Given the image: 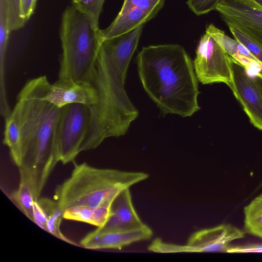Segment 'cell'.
I'll use <instances>...</instances> for the list:
<instances>
[{
	"instance_id": "cell-1",
	"label": "cell",
	"mask_w": 262,
	"mask_h": 262,
	"mask_svg": "<svg viewBox=\"0 0 262 262\" xmlns=\"http://www.w3.org/2000/svg\"><path fill=\"white\" fill-rule=\"evenodd\" d=\"M145 92L163 113L190 117L200 108L193 63L178 45L143 47L137 57Z\"/></svg>"
},
{
	"instance_id": "cell-2",
	"label": "cell",
	"mask_w": 262,
	"mask_h": 262,
	"mask_svg": "<svg viewBox=\"0 0 262 262\" xmlns=\"http://www.w3.org/2000/svg\"><path fill=\"white\" fill-rule=\"evenodd\" d=\"M61 108L41 98L35 78L20 90L13 109L20 124V166L30 174L38 199L59 162L56 134Z\"/></svg>"
},
{
	"instance_id": "cell-3",
	"label": "cell",
	"mask_w": 262,
	"mask_h": 262,
	"mask_svg": "<svg viewBox=\"0 0 262 262\" xmlns=\"http://www.w3.org/2000/svg\"><path fill=\"white\" fill-rule=\"evenodd\" d=\"M69 178L58 185L54 198L64 210L75 206H112L124 190L146 180L147 173L100 168L86 163H74Z\"/></svg>"
},
{
	"instance_id": "cell-4",
	"label": "cell",
	"mask_w": 262,
	"mask_h": 262,
	"mask_svg": "<svg viewBox=\"0 0 262 262\" xmlns=\"http://www.w3.org/2000/svg\"><path fill=\"white\" fill-rule=\"evenodd\" d=\"M99 31L73 5L65 9L60 28L59 80L90 84L100 45Z\"/></svg>"
},
{
	"instance_id": "cell-5",
	"label": "cell",
	"mask_w": 262,
	"mask_h": 262,
	"mask_svg": "<svg viewBox=\"0 0 262 262\" xmlns=\"http://www.w3.org/2000/svg\"><path fill=\"white\" fill-rule=\"evenodd\" d=\"M91 113L88 105L71 103L61 108L56 134L59 161L74 162L89 132Z\"/></svg>"
},
{
	"instance_id": "cell-6",
	"label": "cell",
	"mask_w": 262,
	"mask_h": 262,
	"mask_svg": "<svg viewBox=\"0 0 262 262\" xmlns=\"http://www.w3.org/2000/svg\"><path fill=\"white\" fill-rule=\"evenodd\" d=\"M245 233L236 226L223 224L198 230L192 234L184 245L164 242L155 238L148 246L149 251L157 253L226 252L236 240L243 238Z\"/></svg>"
},
{
	"instance_id": "cell-7",
	"label": "cell",
	"mask_w": 262,
	"mask_h": 262,
	"mask_svg": "<svg viewBox=\"0 0 262 262\" xmlns=\"http://www.w3.org/2000/svg\"><path fill=\"white\" fill-rule=\"evenodd\" d=\"M231 89L251 124L262 130V73L252 72L230 56Z\"/></svg>"
},
{
	"instance_id": "cell-8",
	"label": "cell",
	"mask_w": 262,
	"mask_h": 262,
	"mask_svg": "<svg viewBox=\"0 0 262 262\" xmlns=\"http://www.w3.org/2000/svg\"><path fill=\"white\" fill-rule=\"evenodd\" d=\"M193 63L197 79L202 84L223 82L231 88L230 56L206 32L200 38Z\"/></svg>"
},
{
	"instance_id": "cell-9",
	"label": "cell",
	"mask_w": 262,
	"mask_h": 262,
	"mask_svg": "<svg viewBox=\"0 0 262 262\" xmlns=\"http://www.w3.org/2000/svg\"><path fill=\"white\" fill-rule=\"evenodd\" d=\"M215 10L228 26L234 27L262 48V8L252 0H222Z\"/></svg>"
},
{
	"instance_id": "cell-10",
	"label": "cell",
	"mask_w": 262,
	"mask_h": 262,
	"mask_svg": "<svg viewBox=\"0 0 262 262\" xmlns=\"http://www.w3.org/2000/svg\"><path fill=\"white\" fill-rule=\"evenodd\" d=\"M36 78L41 98L58 107L75 103L90 106L97 102L96 91L89 83H77L58 79L51 84L46 76Z\"/></svg>"
},
{
	"instance_id": "cell-11",
	"label": "cell",
	"mask_w": 262,
	"mask_h": 262,
	"mask_svg": "<svg viewBox=\"0 0 262 262\" xmlns=\"http://www.w3.org/2000/svg\"><path fill=\"white\" fill-rule=\"evenodd\" d=\"M153 231L147 225L140 229L122 232H99L96 230L87 234L80 242L83 248L92 249H118L131 244L148 240Z\"/></svg>"
},
{
	"instance_id": "cell-12",
	"label": "cell",
	"mask_w": 262,
	"mask_h": 262,
	"mask_svg": "<svg viewBox=\"0 0 262 262\" xmlns=\"http://www.w3.org/2000/svg\"><path fill=\"white\" fill-rule=\"evenodd\" d=\"M146 225L136 212L129 188H127L114 201L111 215L105 224L96 230L102 232L128 231L142 228Z\"/></svg>"
},
{
	"instance_id": "cell-13",
	"label": "cell",
	"mask_w": 262,
	"mask_h": 262,
	"mask_svg": "<svg viewBox=\"0 0 262 262\" xmlns=\"http://www.w3.org/2000/svg\"><path fill=\"white\" fill-rule=\"evenodd\" d=\"M155 15L138 8L123 4L118 15L106 28L99 31L103 40L127 34L152 19Z\"/></svg>"
},
{
	"instance_id": "cell-14",
	"label": "cell",
	"mask_w": 262,
	"mask_h": 262,
	"mask_svg": "<svg viewBox=\"0 0 262 262\" xmlns=\"http://www.w3.org/2000/svg\"><path fill=\"white\" fill-rule=\"evenodd\" d=\"M206 33L210 35L232 58L249 68L261 69L260 63L252 54L236 39H233L224 31L213 24L206 28Z\"/></svg>"
},
{
	"instance_id": "cell-15",
	"label": "cell",
	"mask_w": 262,
	"mask_h": 262,
	"mask_svg": "<svg viewBox=\"0 0 262 262\" xmlns=\"http://www.w3.org/2000/svg\"><path fill=\"white\" fill-rule=\"evenodd\" d=\"M112 206L96 208L73 206L64 210L63 217L64 219L84 222L101 228L105 224L111 215Z\"/></svg>"
},
{
	"instance_id": "cell-16",
	"label": "cell",
	"mask_w": 262,
	"mask_h": 262,
	"mask_svg": "<svg viewBox=\"0 0 262 262\" xmlns=\"http://www.w3.org/2000/svg\"><path fill=\"white\" fill-rule=\"evenodd\" d=\"M18 169L19 184L12 198L26 216L33 222V204L38 200L35 187L29 172L21 166Z\"/></svg>"
},
{
	"instance_id": "cell-17",
	"label": "cell",
	"mask_w": 262,
	"mask_h": 262,
	"mask_svg": "<svg viewBox=\"0 0 262 262\" xmlns=\"http://www.w3.org/2000/svg\"><path fill=\"white\" fill-rule=\"evenodd\" d=\"M5 127L3 143L8 146L10 156L18 166L21 163L20 156V130L19 119L14 110L5 118Z\"/></svg>"
},
{
	"instance_id": "cell-18",
	"label": "cell",
	"mask_w": 262,
	"mask_h": 262,
	"mask_svg": "<svg viewBox=\"0 0 262 262\" xmlns=\"http://www.w3.org/2000/svg\"><path fill=\"white\" fill-rule=\"evenodd\" d=\"M243 213L245 233L262 240V193L244 207Z\"/></svg>"
},
{
	"instance_id": "cell-19",
	"label": "cell",
	"mask_w": 262,
	"mask_h": 262,
	"mask_svg": "<svg viewBox=\"0 0 262 262\" xmlns=\"http://www.w3.org/2000/svg\"><path fill=\"white\" fill-rule=\"evenodd\" d=\"M38 201L48 216L46 231L64 242L74 244L61 231L60 226L62 219H63V210L60 208L57 202L55 200H52L45 198H39Z\"/></svg>"
},
{
	"instance_id": "cell-20",
	"label": "cell",
	"mask_w": 262,
	"mask_h": 262,
	"mask_svg": "<svg viewBox=\"0 0 262 262\" xmlns=\"http://www.w3.org/2000/svg\"><path fill=\"white\" fill-rule=\"evenodd\" d=\"M5 0H0V83H5V61L9 34Z\"/></svg>"
},
{
	"instance_id": "cell-21",
	"label": "cell",
	"mask_w": 262,
	"mask_h": 262,
	"mask_svg": "<svg viewBox=\"0 0 262 262\" xmlns=\"http://www.w3.org/2000/svg\"><path fill=\"white\" fill-rule=\"evenodd\" d=\"M72 5L85 15L94 28L99 30V19L105 0H71Z\"/></svg>"
},
{
	"instance_id": "cell-22",
	"label": "cell",
	"mask_w": 262,
	"mask_h": 262,
	"mask_svg": "<svg viewBox=\"0 0 262 262\" xmlns=\"http://www.w3.org/2000/svg\"><path fill=\"white\" fill-rule=\"evenodd\" d=\"M234 38L242 44L256 58L262 69V48L242 31L232 26H228Z\"/></svg>"
},
{
	"instance_id": "cell-23",
	"label": "cell",
	"mask_w": 262,
	"mask_h": 262,
	"mask_svg": "<svg viewBox=\"0 0 262 262\" xmlns=\"http://www.w3.org/2000/svg\"><path fill=\"white\" fill-rule=\"evenodd\" d=\"M7 6L8 23L10 31L22 28L25 25L20 18L19 0H5Z\"/></svg>"
},
{
	"instance_id": "cell-24",
	"label": "cell",
	"mask_w": 262,
	"mask_h": 262,
	"mask_svg": "<svg viewBox=\"0 0 262 262\" xmlns=\"http://www.w3.org/2000/svg\"><path fill=\"white\" fill-rule=\"evenodd\" d=\"M164 3V0H124L123 4L138 8L156 15Z\"/></svg>"
},
{
	"instance_id": "cell-25",
	"label": "cell",
	"mask_w": 262,
	"mask_h": 262,
	"mask_svg": "<svg viewBox=\"0 0 262 262\" xmlns=\"http://www.w3.org/2000/svg\"><path fill=\"white\" fill-rule=\"evenodd\" d=\"M222 0H188L189 8L197 15L207 14L215 10Z\"/></svg>"
},
{
	"instance_id": "cell-26",
	"label": "cell",
	"mask_w": 262,
	"mask_h": 262,
	"mask_svg": "<svg viewBox=\"0 0 262 262\" xmlns=\"http://www.w3.org/2000/svg\"><path fill=\"white\" fill-rule=\"evenodd\" d=\"M37 0H19V16L21 19L26 23L33 14Z\"/></svg>"
},
{
	"instance_id": "cell-27",
	"label": "cell",
	"mask_w": 262,
	"mask_h": 262,
	"mask_svg": "<svg viewBox=\"0 0 262 262\" xmlns=\"http://www.w3.org/2000/svg\"><path fill=\"white\" fill-rule=\"evenodd\" d=\"M33 222L37 224L42 229L46 231L47 223L48 221L47 215L40 205L38 200L35 201L33 204Z\"/></svg>"
},
{
	"instance_id": "cell-28",
	"label": "cell",
	"mask_w": 262,
	"mask_h": 262,
	"mask_svg": "<svg viewBox=\"0 0 262 262\" xmlns=\"http://www.w3.org/2000/svg\"><path fill=\"white\" fill-rule=\"evenodd\" d=\"M227 253H262V243H250L242 245L231 246Z\"/></svg>"
},
{
	"instance_id": "cell-29",
	"label": "cell",
	"mask_w": 262,
	"mask_h": 262,
	"mask_svg": "<svg viewBox=\"0 0 262 262\" xmlns=\"http://www.w3.org/2000/svg\"><path fill=\"white\" fill-rule=\"evenodd\" d=\"M254 3L262 8V0H252Z\"/></svg>"
},
{
	"instance_id": "cell-30",
	"label": "cell",
	"mask_w": 262,
	"mask_h": 262,
	"mask_svg": "<svg viewBox=\"0 0 262 262\" xmlns=\"http://www.w3.org/2000/svg\"><path fill=\"white\" fill-rule=\"evenodd\" d=\"M262 186V182H261V183L260 184L259 187H260V186Z\"/></svg>"
}]
</instances>
